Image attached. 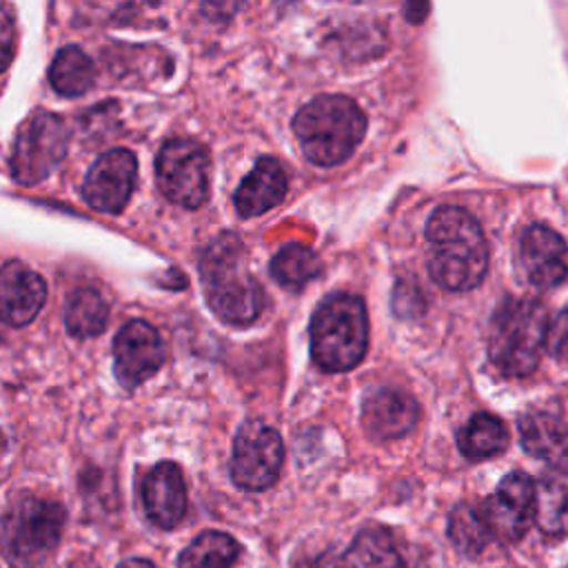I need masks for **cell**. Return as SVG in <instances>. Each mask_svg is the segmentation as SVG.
Instances as JSON below:
<instances>
[{
  "mask_svg": "<svg viewBox=\"0 0 568 568\" xmlns=\"http://www.w3.org/2000/svg\"><path fill=\"white\" fill-rule=\"evenodd\" d=\"M426 264L446 291H470L488 271V244L479 222L462 206H439L426 224Z\"/></svg>",
  "mask_w": 568,
  "mask_h": 568,
  "instance_id": "obj_1",
  "label": "cell"
},
{
  "mask_svg": "<svg viewBox=\"0 0 568 568\" xmlns=\"http://www.w3.org/2000/svg\"><path fill=\"white\" fill-rule=\"evenodd\" d=\"M200 275L211 311L226 324L246 326L264 308V291L251 275L244 244L233 233L217 235L202 253Z\"/></svg>",
  "mask_w": 568,
  "mask_h": 568,
  "instance_id": "obj_2",
  "label": "cell"
},
{
  "mask_svg": "<svg viewBox=\"0 0 568 568\" xmlns=\"http://www.w3.org/2000/svg\"><path fill=\"white\" fill-rule=\"evenodd\" d=\"M293 131L306 160L333 166L351 158L366 131V115L346 95H317L293 118Z\"/></svg>",
  "mask_w": 568,
  "mask_h": 568,
  "instance_id": "obj_3",
  "label": "cell"
},
{
  "mask_svg": "<svg viewBox=\"0 0 568 568\" xmlns=\"http://www.w3.org/2000/svg\"><path fill=\"white\" fill-rule=\"evenodd\" d=\"M368 348V320L364 302L351 293H333L315 308L311 320V355L326 373L355 368Z\"/></svg>",
  "mask_w": 568,
  "mask_h": 568,
  "instance_id": "obj_4",
  "label": "cell"
},
{
  "mask_svg": "<svg viewBox=\"0 0 568 568\" xmlns=\"http://www.w3.org/2000/svg\"><path fill=\"white\" fill-rule=\"evenodd\" d=\"M546 333L548 313L537 300L506 297L490 320V362L508 377L530 375L546 346Z\"/></svg>",
  "mask_w": 568,
  "mask_h": 568,
  "instance_id": "obj_5",
  "label": "cell"
},
{
  "mask_svg": "<svg viewBox=\"0 0 568 568\" xmlns=\"http://www.w3.org/2000/svg\"><path fill=\"white\" fill-rule=\"evenodd\" d=\"M67 513L47 497L22 495L0 519V550L11 568H38L62 537Z\"/></svg>",
  "mask_w": 568,
  "mask_h": 568,
  "instance_id": "obj_6",
  "label": "cell"
},
{
  "mask_svg": "<svg viewBox=\"0 0 568 568\" xmlns=\"http://www.w3.org/2000/svg\"><path fill=\"white\" fill-rule=\"evenodd\" d=\"M69 131L60 115L38 111L16 133L9 169L18 184L33 186L49 178L67 155Z\"/></svg>",
  "mask_w": 568,
  "mask_h": 568,
  "instance_id": "obj_7",
  "label": "cell"
},
{
  "mask_svg": "<svg viewBox=\"0 0 568 568\" xmlns=\"http://www.w3.org/2000/svg\"><path fill=\"white\" fill-rule=\"evenodd\" d=\"M158 186L173 204L197 209L209 195V155L195 140L164 142L155 160Z\"/></svg>",
  "mask_w": 568,
  "mask_h": 568,
  "instance_id": "obj_8",
  "label": "cell"
},
{
  "mask_svg": "<svg viewBox=\"0 0 568 568\" xmlns=\"http://www.w3.org/2000/svg\"><path fill=\"white\" fill-rule=\"evenodd\" d=\"M284 462V444L277 430L262 422H246L240 426L233 455L231 479L244 490H266L280 477Z\"/></svg>",
  "mask_w": 568,
  "mask_h": 568,
  "instance_id": "obj_9",
  "label": "cell"
},
{
  "mask_svg": "<svg viewBox=\"0 0 568 568\" xmlns=\"http://www.w3.org/2000/svg\"><path fill=\"white\" fill-rule=\"evenodd\" d=\"M537 506V486L526 473L506 475L497 490L477 506L481 521L490 539L517 541L521 539L535 519Z\"/></svg>",
  "mask_w": 568,
  "mask_h": 568,
  "instance_id": "obj_10",
  "label": "cell"
},
{
  "mask_svg": "<svg viewBox=\"0 0 568 568\" xmlns=\"http://www.w3.org/2000/svg\"><path fill=\"white\" fill-rule=\"evenodd\" d=\"M138 175V160L129 149H111L102 153L89 169L82 197L102 213H120L133 193Z\"/></svg>",
  "mask_w": 568,
  "mask_h": 568,
  "instance_id": "obj_11",
  "label": "cell"
},
{
  "mask_svg": "<svg viewBox=\"0 0 568 568\" xmlns=\"http://www.w3.org/2000/svg\"><path fill=\"white\" fill-rule=\"evenodd\" d=\"M164 342L160 333L142 320L124 324L113 342L115 377L124 388H135L164 364Z\"/></svg>",
  "mask_w": 568,
  "mask_h": 568,
  "instance_id": "obj_12",
  "label": "cell"
},
{
  "mask_svg": "<svg viewBox=\"0 0 568 568\" xmlns=\"http://www.w3.org/2000/svg\"><path fill=\"white\" fill-rule=\"evenodd\" d=\"M517 257L524 277L537 288H555L568 275L566 242L544 224H532L521 233Z\"/></svg>",
  "mask_w": 568,
  "mask_h": 568,
  "instance_id": "obj_13",
  "label": "cell"
},
{
  "mask_svg": "<svg viewBox=\"0 0 568 568\" xmlns=\"http://www.w3.org/2000/svg\"><path fill=\"white\" fill-rule=\"evenodd\" d=\"M44 300L47 284L36 271L18 260L0 266V322L24 326L36 320Z\"/></svg>",
  "mask_w": 568,
  "mask_h": 568,
  "instance_id": "obj_14",
  "label": "cell"
},
{
  "mask_svg": "<svg viewBox=\"0 0 568 568\" xmlns=\"http://www.w3.org/2000/svg\"><path fill=\"white\" fill-rule=\"evenodd\" d=\"M142 506L146 517L160 528H173L186 513V484L173 462L155 464L142 479Z\"/></svg>",
  "mask_w": 568,
  "mask_h": 568,
  "instance_id": "obj_15",
  "label": "cell"
},
{
  "mask_svg": "<svg viewBox=\"0 0 568 568\" xmlns=\"http://www.w3.org/2000/svg\"><path fill=\"white\" fill-rule=\"evenodd\" d=\"M417 422V404L397 388H377L362 404V424L375 439H395L406 435Z\"/></svg>",
  "mask_w": 568,
  "mask_h": 568,
  "instance_id": "obj_16",
  "label": "cell"
},
{
  "mask_svg": "<svg viewBox=\"0 0 568 568\" xmlns=\"http://www.w3.org/2000/svg\"><path fill=\"white\" fill-rule=\"evenodd\" d=\"M286 189L288 180L282 164L275 158H260L235 191V211L242 217L262 215L282 202Z\"/></svg>",
  "mask_w": 568,
  "mask_h": 568,
  "instance_id": "obj_17",
  "label": "cell"
},
{
  "mask_svg": "<svg viewBox=\"0 0 568 568\" xmlns=\"http://www.w3.org/2000/svg\"><path fill=\"white\" fill-rule=\"evenodd\" d=\"M521 446L548 464L564 466L568 464V424L548 413L530 410L519 419Z\"/></svg>",
  "mask_w": 568,
  "mask_h": 568,
  "instance_id": "obj_18",
  "label": "cell"
},
{
  "mask_svg": "<svg viewBox=\"0 0 568 568\" xmlns=\"http://www.w3.org/2000/svg\"><path fill=\"white\" fill-rule=\"evenodd\" d=\"M457 446L462 455L473 462L488 459L508 446V430L499 417L477 413L457 433Z\"/></svg>",
  "mask_w": 568,
  "mask_h": 568,
  "instance_id": "obj_19",
  "label": "cell"
},
{
  "mask_svg": "<svg viewBox=\"0 0 568 568\" xmlns=\"http://www.w3.org/2000/svg\"><path fill=\"white\" fill-rule=\"evenodd\" d=\"M240 555V544L220 530L200 532L178 557V568H231Z\"/></svg>",
  "mask_w": 568,
  "mask_h": 568,
  "instance_id": "obj_20",
  "label": "cell"
},
{
  "mask_svg": "<svg viewBox=\"0 0 568 568\" xmlns=\"http://www.w3.org/2000/svg\"><path fill=\"white\" fill-rule=\"evenodd\" d=\"M93 62L75 44L62 47L49 67V82L60 95H82L93 84Z\"/></svg>",
  "mask_w": 568,
  "mask_h": 568,
  "instance_id": "obj_21",
  "label": "cell"
},
{
  "mask_svg": "<svg viewBox=\"0 0 568 568\" xmlns=\"http://www.w3.org/2000/svg\"><path fill=\"white\" fill-rule=\"evenodd\" d=\"M322 273V262L317 253L304 244H286L271 260V275L280 286L288 291L304 288L311 280Z\"/></svg>",
  "mask_w": 568,
  "mask_h": 568,
  "instance_id": "obj_22",
  "label": "cell"
},
{
  "mask_svg": "<svg viewBox=\"0 0 568 568\" xmlns=\"http://www.w3.org/2000/svg\"><path fill=\"white\" fill-rule=\"evenodd\" d=\"M339 568H402V561L390 535L382 528H368L357 535Z\"/></svg>",
  "mask_w": 568,
  "mask_h": 568,
  "instance_id": "obj_23",
  "label": "cell"
},
{
  "mask_svg": "<svg viewBox=\"0 0 568 568\" xmlns=\"http://www.w3.org/2000/svg\"><path fill=\"white\" fill-rule=\"evenodd\" d=\"M106 315V302L95 288H78L67 302L64 324L73 337H93L104 331Z\"/></svg>",
  "mask_w": 568,
  "mask_h": 568,
  "instance_id": "obj_24",
  "label": "cell"
},
{
  "mask_svg": "<svg viewBox=\"0 0 568 568\" xmlns=\"http://www.w3.org/2000/svg\"><path fill=\"white\" fill-rule=\"evenodd\" d=\"M535 517L546 535H564L568 530V488L546 479L537 493Z\"/></svg>",
  "mask_w": 568,
  "mask_h": 568,
  "instance_id": "obj_25",
  "label": "cell"
},
{
  "mask_svg": "<svg viewBox=\"0 0 568 568\" xmlns=\"http://www.w3.org/2000/svg\"><path fill=\"white\" fill-rule=\"evenodd\" d=\"M448 535L455 548L464 555H477L490 539L477 506H468V504H459L450 513Z\"/></svg>",
  "mask_w": 568,
  "mask_h": 568,
  "instance_id": "obj_26",
  "label": "cell"
},
{
  "mask_svg": "<svg viewBox=\"0 0 568 568\" xmlns=\"http://www.w3.org/2000/svg\"><path fill=\"white\" fill-rule=\"evenodd\" d=\"M546 348L557 359H568V308H564L552 322H548Z\"/></svg>",
  "mask_w": 568,
  "mask_h": 568,
  "instance_id": "obj_27",
  "label": "cell"
},
{
  "mask_svg": "<svg viewBox=\"0 0 568 568\" xmlns=\"http://www.w3.org/2000/svg\"><path fill=\"white\" fill-rule=\"evenodd\" d=\"M16 51V22L9 9L0 7V73L11 64Z\"/></svg>",
  "mask_w": 568,
  "mask_h": 568,
  "instance_id": "obj_28",
  "label": "cell"
},
{
  "mask_svg": "<svg viewBox=\"0 0 568 568\" xmlns=\"http://www.w3.org/2000/svg\"><path fill=\"white\" fill-rule=\"evenodd\" d=\"M118 568H158L153 561L149 559H142V557H131V559H124L118 564Z\"/></svg>",
  "mask_w": 568,
  "mask_h": 568,
  "instance_id": "obj_29",
  "label": "cell"
}]
</instances>
